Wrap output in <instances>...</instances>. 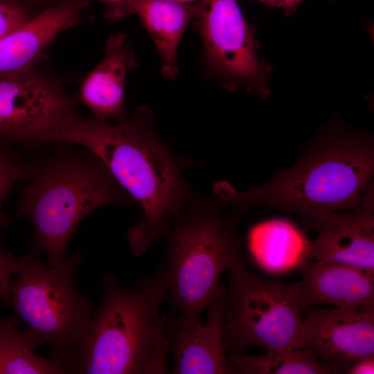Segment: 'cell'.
Listing matches in <instances>:
<instances>
[{"instance_id":"cell-1","label":"cell","mask_w":374,"mask_h":374,"mask_svg":"<svg viewBox=\"0 0 374 374\" xmlns=\"http://www.w3.org/2000/svg\"><path fill=\"white\" fill-rule=\"evenodd\" d=\"M44 141L85 148L140 204L142 217L127 235L134 256L144 254L166 235L170 219L195 194L184 177L193 161L177 155L160 139L154 112L148 107L135 109L127 120L114 124L80 116Z\"/></svg>"},{"instance_id":"cell-2","label":"cell","mask_w":374,"mask_h":374,"mask_svg":"<svg viewBox=\"0 0 374 374\" xmlns=\"http://www.w3.org/2000/svg\"><path fill=\"white\" fill-rule=\"evenodd\" d=\"M374 143L366 134L331 131L290 168L244 192L217 182L213 194L239 213L253 205L292 211L305 222L329 211L373 209Z\"/></svg>"},{"instance_id":"cell-3","label":"cell","mask_w":374,"mask_h":374,"mask_svg":"<svg viewBox=\"0 0 374 374\" xmlns=\"http://www.w3.org/2000/svg\"><path fill=\"white\" fill-rule=\"evenodd\" d=\"M168 290L164 262L130 288L108 271L73 373H167V315L159 308Z\"/></svg>"},{"instance_id":"cell-4","label":"cell","mask_w":374,"mask_h":374,"mask_svg":"<svg viewBox=\"0 0 374 374\" xmlns=\"http://www.w3.org/2000/svg\"><path fill=\"white\" fill-rule=\"evenodd\" d=\"M29 181L19 199L16 215L33 229L32 251L45 254L55 265L82 220L110 204H133L103 163L86 152H62L30 165Z\"/></svg>"},{"instance_id":"cell-5","label":"cell","mask_w":374,"mask_h":374,"mask_svg":"<svg viewBox=\"0 0 374 374\" xmlns=\"http://www.w3.org/2000/svg\"><path fill=\"white\" fill-rule=\"evenodd\" d=\"M224 206L194 194L170 220L166 300L170 314L188 323L201 321L223 272L249 265L237 231L241 214L226 216Z\"/></svg>"},{"instance_id":"cell-6","label":"cell","mask_w":374,"mask_h":374,"mask_svg":"<svg viewBox=\"0 0 374 374\" xmlns=\"http://www.w3.org/2000/svg\"><path fill=\"white\" fill-rule=\"evenodd\" d=\"M82 260L77 251L51 266L35 253L10 283L14 315L28 326L24 331L35 348L51 346V359L63 373H74L93 313V303L75 285Z\"/></svg>"},{"instance_id":"cell-7","label":"cell","mask_w":374,"mask_h":374,"mask_svg":"<svg viewBox=\"0 0 374 374\" xmlns=\"http://www.w3.org/2000/svg\"><path fill=\"white\" fill-rule=\"evenodd\" d=\"M226 353L250 346L297 348L303 316L299 282L264 278L252 271H227Z\"/></svg>"},{"instance_id":"cell-8","label":"cell","mask_w":374,"mask_h":374,"mask_svg":"<svg viewBox=\"0 0 374 374\" xmlns=\"http://www.w3.org/2000/svg\"><path fill=\"white\" fill-rule=\"evenodd\" d=\"M195 26L208 73L229 91L244 88L261 99L270 94L271 66L259 53L257 28L237 0H199Z\"/></svg>"},{"instance_id":"cell-9","label":"cell","mask_w":374,"mask_h":374,"mask_svg":"<svg viewBox=\"0 0 374 374\" xmlns=\"http://www.w3.org/2000/svg\"><path fill=\"white\" fill-rule=\"evenodd\" d=\"M76 105L33 66L0 73V141L43 142L80 116Z\"/></svg>"},{"instance_id":"cell-10","label":"cell","mask_w":374,"mask_h":374,"mask_svg":"<svg viewBox=\"0 0 374 374\" xmlns=\"http://www.w3.org/2000/svg\"><path fill=\"white\" fill-rule=\"evenodd\" d=\"M297 348L312 353L334 373L374 356V309L353 311L312 307L305 312Z\"/></svg>"},{"instance_id":"cell-11","label":"cell","mask_w":374,"mask_h":374,"mask_svg":"<svg viewBox=\"0 0 374 374\" xmlns=\"http://www.w3.org/2000/svg\"><path fill=\"white\" fill-rule=\"evenodd\" d=\"M226 287L220 283L206 310V319L188 323L167 314L172 374H234L225 347Z\"/></svg>"},{"instance_id":"cell-12","label":"cell","mask_w":374,"mask_h":374,"mask_svg":"<svg viewBox=\"0 0 374 374\" xmlns=\"http://www.w3.org/2000/svg\"><path fill=\"white\" fill-rule=\"evenodd\" d=\"M317 231L306 259L354 266L374 274L373 209L329 211L303 223Z\"/></svg>"},{"instance_id":"cell-13","label":"cell","mask_w":374,"mask_h":374,"mask_svg":"<svg viewBox=\"0 0 374 374\" xmlns=\"http://www.w3.org/2000/svg\"><path fill=\"white\" fill-rule=\"evenodd\" d=\"M303 312L318 305L353 311L374 309V274L334 262L304 259L300 264Z\"/></svg>"},{"instance_id":"cell-14","label":"cell","mask_w":374,"mask_h":374,"mask_svg":"<svg viewBox=\"0 0 374 374\" xmlns=\"http://www.w3.org/2000/svg\"><path fill=\"white\" fill-rule=\"evenodd\" d=\"M137 65L135 51L125 35L119 33L111 35L106 42L103 58L80 84V100L93 113V118L103 121L112 119L116 123L127 120L126 78Z\"/></svg>"},{"instance_id":"cell-15","label":"cell","mask_w":374,"mask_h":374,"mask_svg":"<svg viewBox=\"0 0 374 374\" xmlns=\"http://www.w3.org/2000/svg\"><path fill=\"white\" fill-rule=\"evenodd\" d=\"M86 0H62L0 38V73L33 66L60 33L78 24Z\"/></svg>"},{"instance_id":"cell-16","label":"cell","mask_w":374,"mask_h":374,"mask_svg":"<svg viewBox=\"0 0 374 374\" xmlns=\"http://www.w3.org/2000/svg\"><path fill=\"white\" fill-rule=\"evenodd\" d=\"M131 14L136 15L159 54L161 73L168 80L178 74L177 53L184 33L197 14V3L172 0H130Z\"/></svg>"},{"instance_id":"cell-17","label":"cell","mask_w":374,"mask_h":374,"mask_svg":"<svg viewBox=\"0 0 374 374\" xmlns=\"http://www.w3.org/2000/svg\"><path fill=\"white\" fill-rule=\"evenodd\" d=\"M231 365L238 374H330V367L303 348L266 350L258 355L242 352L227 354Z\"/></svg>"},{"instance_id":"cell-18","label":"cell","mask_w":374,"mask_h":374,"mask_svg":"<svg viewBox=\"0 0 374 374\" xmlns=\"http://www.w3.org/2000/svg\"><path fill=\"white\" fill-rule=\"evenodd\" d=\"M248 242L254 256L271 262L306 259L310 241L290 221L273 219L254 226L249 233Z\"/></svg>"},{"instance_id":"cell-19","label":"cell","mask_w":374,"mask_h":374,"mask_svg":"<svg viewBox=\"0 0 374 374\" xmlns=\"http://www.w3.org/2000/svg\"><path fill=\"white\" fill-rule=\"evenodd\" d=\"M17 318L0 317V374H62L51 359L39 357L25 332L17 327Z\"/></svg>"},{"instance_id":"cell-20","label":"cell","mask_w":374,"mask_h":374,"mask_svg":"<svg viewBox=\"0 0 374 374\" xmlns=\"http://www.w3.org/2000/svg\"><path fill=\"white\" fill-rule=\"evenodd\" d=\"M33 17L23 0H0V38L19 28Z\"/></svg>"},{"instance_id":"cell-21","label":"cell","mask_w":374,"mask_h":374,"mask_svg":"<svg viewBox=\"0 0 374 374\" xmlns=\"http://www.w3.org/2000/svg\"><path fill=\"white\" fill-rule=\"evenodd\" d=\"M35 252L31 251L26 256L15 257L12 253H7L2 247L0 234V301L5 305H9L10 278L25 264L30 260Z\"/></svg>"},{"instance_id":"cell-22","label":"cell","mask_w":374,"mask_h":374,"mask_svg":"<svg viewBox=\"0 0 374 374\" xmlns=\"http://www.w3.org/2000/svg\"><path fill=\"white\" fill-rule=\"evenodd\" d=\"M29 167L30 165L23 163L13 157L0 162V224L8 219L1 210L4 198L15 181L27 176Z\"/></svg>"},{"instance_id":"cell-23","label":"cell","mask_w":374,"mask_h":374,"mask_svg":"<svg viewBox=\"0 0 374 374\" xmlns=\"http://www.w3.org/2000/svg\"><path fill=\"white\" fill-rule=\"evenodd\" d=\"M106 7L105 17L109 19H119L131 15L130 0H100Z\"/></svg>"},{"instance_id":"cell-24","label":"cell","mask_w":374,"mask_h":374,"mask_svg":"<svg viewBox=\"0 0 374 374\" xmlns=\"http://www.w3.org/2000/svg\"><path fill=\"white\" fill-rule=\"evenodd\" d=\"M344 373L348 374H373L374 356L364 357L350 364Z\"/></svg>"},{"instance_id":"cell-25","label":"cell","mask_w":374,"mask_h":374,"mask_svg":"<svg viewBox=\"0 0 374 374\" xmlns=\"http://www.w3.org/2000/svg\"><path fill=\"white\" fill-rule=\"evenodd\" d=\"M304 0H262V3L272 8H280L287 15L294 13L299 5Z\"/></svg>"},{"instance_id":"cell-26","label":"cell","mask_w":374,"mask_h":374,"mask_svg":"<svg viewBox=\"0 0 374 374\" xmlns=\"http://www.w3.org/2000/svg\"><path fill=\"white\" fill-rule=\"evenodd\" d=\"M12 157L8 154L5 148L2 146V141H0V162Z\"/></svg>"},{"instance_id":"cell-27","label":"cell","mask_w":374,"mask_h":374,"mask_svg":"<svg viewBox=\"0 0 374 374\" xmlns=\"http://www.w3.org/2000/svg\"><path fill=\"white\" fill-rule=\"evenodd\" d=\"M179 3H185V4H191L198 2L199 0H172Z\"/></svg>"},{"instance_id":"cell-28","label":"cell","mask_w":374,"mask_h":374,"mask_svg":"<svg viewBox=\"0 0 374 374\" xmlns=\"http://www.w3.org/2000/svg\"><path fill=\"white\" fill-rule=\"evenodd\" d=\"M256 1H260V2H262V0H256Z\"/></svg>"}]
</instances>
